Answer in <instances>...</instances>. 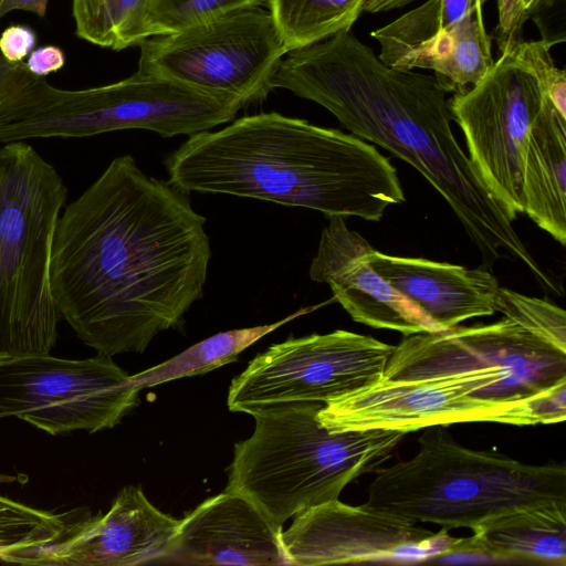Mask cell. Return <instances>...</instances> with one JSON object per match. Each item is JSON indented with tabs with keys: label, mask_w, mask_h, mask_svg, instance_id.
<instances>
[{
	"label": "cell",
	"mask_w": 566,
	"mask_h": 566,
	"mask_svg": "<svg viewBox=\"0 0 566 566\" xmlns=\"http://www.w3.org/2000/svg\"><path fill=\"white\" fill-rule=\"evenodd\" d=\"M188 193L114 158L56 223L51 287L60 313L97 354L143 353L180 326L203 293L211 248Z\"/></svg>",
	"instance_id": "cell-1"
},
{
	"label": "cell",
	"mask_w": 566,
	"mask_h": 566,
	"mask_svg": "<svg viewBox=\"0 0 566 566\" xmlns=\"http://www.w3.org/2000/svg\"><path fill=\"white\" fill-rule=\"evenodd\" d=\"M271 87L317 103L353 135L412 166L448 202L485 265L516 259L553 287L517 234L515 218L457 142L447 93L434 76L390 67L340 31L287 52Z\"/></svg>",
	"instance_id": "cell-2"
},
{
	"label": "cell",
	"mask_w": 566,
	"mask_h": 566,
	"mask_svg": "<svg viewBox=\"0 0 566 566\" xmlns=\"http://www.w3.org/2000/svg\"><path fill=\"white\" fill-rule=\"evenodd\" d=\"M184 192L223 193L379 221L405 201L396 168L366 140L282 114L189 136L164 160Z\"/></svg>",
	"instance_id": "cell-3"
},
{
	"label": "cell",
	"mask_w": 566,
	"mask_h": 566,
	"mask_svg": "<svg viewBox=\"0 0 566 566\" xmlns=\"http://www.w3.org/2000/svg\"><path fill=\"white\" fill-rule=\"evenodd\" d=\"M424 429L411 459L375 472L366 507L474 532L515 512L566 506L564 462L528 464L467 448L443 426Z\"/></svg>",
	"instance_id": "cell-4"
},
{
	"label": "cell",
	"mask_w": 566,
	"mask_h": 566,
	"mask_svg": "<svg viewBox=\"0 0 566 566\" xmlns=\"http://www.w3.org/2000/svg\"><path fill=\"white\" fill-rule=\"evenodd\" d=\"M323 402L273 405L252 413V436L234 446L226 491L252 501L277 526L313 506L337 500L345 486L375 473L406 433L329 431L317 418Z\"/></svg>",
	"instance_id": "cell-5"
},
{
	"label": "cell",
	"mask_w": 566,
	"mask_h": 566,
	"mask_svg": "<svg viewBox=\"0 0 566 566\" xmlns=\"http://www.w3.org/2000/svg\"><path fill=\"white\" fill-rule=\"evenodd\" d=\"M67 195L23 140L0 148V361L48 355L61 318L51 287L55 228Z\"/></svg>",
	"instance_id": "cell-6"
},
{
	"label": "cell",
	"mask_w": 566,
	"mask_h": 566,
	"mask_svg": "<svg viewBox=\"0 0 566 566\" xmlns=\"http://www.w3.org/2000/svg\"><path fill=\"white\" fill-rule=\"evenodd\" d=\"M243 107L238 97L138 72L84 90L57 88L43 76L24 72L9 101L8 128L15 140L91 137L123 129L168 138L230 123Z\"/></svg>",
	"instance_id": "cell-7"
},
{
	"label": "cell",
	"mask_w": 566,
	"mask_h": 566,
	"mask_svg": "<svg viewBox=\"0 0 566 566\" xmlns=\"http://www.w3.org/2000/svg\"><path fill=\"white\" fill-rule=\"evenodd\" d=\"M318 421L329 431L411 432L461 422L553 424L566 418V387L530 396L495 369L417 379H381L323 405Z\"/></svg>",
	"instance_id": "cell-8"
},
{
	"label": "cell",
	"mask_w": 566,
	"mask_h": 566,
	"mask_svg": "<svg viewBox=\"0 0 566 566\" xmlns=\"http://www.w3.org/2000/svg\"><path fill=\"white\" fill-rule=\"evenodd\" d=\"M138 46V73L234 96L245 106L272 91L271 80L289 52L271 12L262 7L154 35Z\"/></svg>",
	"instance_id": "cell-9"
},
{
	"label": "cell",
	"mask_w": 566,
	"mask_h": 566,
	"mask_svg": "<svg viewBox=\"0 0 566 566\" xmlns=\"http://www.w3.org/2000/svg\"><path fill=\"white\" fill-rule=\"evenodd\" d=\"M392 349L344 329L290 337L255 356L232 380L228 408L252 415L286 402L326 403L381 380Z\"/></svg>",
	"instance_id": "cell-10"
},
{
	"label": "cell",
	"mask_w": 566,
	"mask_h": 566,
	"mask_svg": "<svg viewBox=\"0 0 566 566\" xmlns=\"http://www.w3.org/2000/svg\"><path fill=\"white\" fill-rule=\"evenodd\" d=\"M139 390L112 357L101 354L0 361V412L53 436L113 428L138 405Z\"/></svg>",
	"instance_id": "cell-11"
},
{
	"label": "cell",
	"mask_w": 566,
	"mask_h": 566,
	"mask_svg": "<svg viewBox=\"0 0 566 566\" xmlns=\"http://www.w3.org/2000/svg\"><path fill=\"white\" fill-rule=\"evenodd\" d=\"M544 99L534 71L515 46L501 53L476 84L449 99L471 161L515 219L524 212L526 145Z\"/></svg>",
	"instance_id": "cell-12"
},
{
	"label": "cell",
	"mask_w": 566,
	"mask_h": 566,
	"mask_svg": "<svg viewBox=\"0 0 566 566\" xmlns=\"http://www.w3.org/2000/svg\"><path fill=\"white\" fill-rule=\"evenodd\" d=\"M495 369L530 396L566 385V352L503 317L405 336L394 346L384 379H417L465 370Z\"/></svg>",
	"instance_id": "cell-13"
},
{
	"label": "cell",
	"mask_w": 566,
	"mask_h": 566,
	"mask_svg": "<svg viewBox=\"0 0 566 566\" xmlns=\"http://www.w3.org/2000/svg\"><path fill=\"white\" fill-rule=\"evenodd\" d=\"M462 538L433 532L364 504L333 500L295 515L282 545L290 565L413 564L454 556Z\"/></svg>",
	"instance_id": "cell-14"
},
{
	"label": "cell",
	"mask_w": 566,
	"mask_h": 566,
	"mask_svg": "<svg viewBox=\"0 0 566 566\" xmlns=\"http://www.w3.org/2000/svg\"><path fill=\"white\" fill-rule=\"evenodd\" d=\"M180 520L153 505L140 486H125L105 514L81 512L52 542L8 552L0 563L40 566H134L165 562Z\"/></svg>",
	"instance_id": "cell-15"
},
{
	"label": "cell",
	"mask_w": 566,
	"mask_h": 566,
	"mask_svg": "<svg viewBox=\"0 0 566 566\" xmlns=\"http://www.w3.org/2000/svg\"><path fill=\"white\" fill-rule=\"evenodd\" d=\"M328 220L310 266L312 281L328 284L357 323L403 336L444 331L374 270L368 260L374 248L366 239L348 229L344 218Z\"/></svg>",
	"instance_id": "cell-16"
},
{
	"label": "cell",
	"mask_w": 566,
	"mask_h": 566,
	"mask_svg": "<svg viewBox=\"0 0 566 566\" xmlns=\"http://www.w3.org/2000/svg\"><path fill=\"white\" fill-rule=\"evenodd\" d=\"M188 565H290L282 526L248 497L230 491L209 497L180 520L165 560Z\"/></svg>",
	"instance_id": "cell-17"
},
{
	"label": "cell",
	"mask_w": 566,
	"mask_h": 566,
	"mask_svg": "<svg viewBox=\"0 0 566 566\" xmlns=\"http://www.w3.org/2000/svg\"><path fill=\"white\" fill-rule=\"evenodd\" d=\"M368 260L386 282L444 331L495 313L500 286L489 269L395 256L375 249Z\"/></svg>",
	"instance_id": "cell-18"
},
{
	"label": "cell",
	"mask_w": 566,
	"mask_h": 566,
	"mask_svg": "<svg viewBox=\"0 0 566 566\" xmlns=\"http://www.w3.org/2000/svg\"><path fill=\"white\" fill-rule=\"evenodd\" d=\"M524 212L566 244V116L545 96L531 129L523 171Z\"/></svg>",
	"instance_id": "cell-19"
},
{
	"label": "cell",
	"mask_w": 566,
	"mask_h": 566,
	"mask_svg": "<svg viewBox=\"0 0 566 566\" xmlns=\"http://www.w3.org/2000/svg\"><path fill=\"white\" fill-rule=\"evenodd\" d=\"M566 565V506L505 515L461 539L454 556Z\"/></svg>",
	"instance_id": "cell-20"
},
{
	"label": "cell",
	"mask_w": 566,
	"mask_h": 566,
	"mask_svg": "<svg viewBox=\"0 0 566 566\" xmlns=\"http://www.w3.org/2000/svg\"><path fill=\"white\" fill-rule=\"evenodd\" d=\"M493 63L491 38L480 3L417 50L401 70H431L446 93L461 94L476 84Z\"/></svg>",
	"instance_id": "cell-21"
},
{
	"label": "cell",
	"mask_w": 566,
	"mask_h": 566,
	"mask_svg": "<svg viewBox=\"0 0 566 566\" xmlns=\"http://www.w3.org/2000/svg\"><path fill=\"white\" fill-rule=\"evenodd\" d=\"M315 308L313 306L301 308L272 324L218 333L157 366L130 376V380L137 388L143 389L184 377L206 374L235 361L241 352L260 338Z\"/></svg>",
	"instance_id": "cell-22"
},
{
	"label": "cell",
	"mask_w": 566,
	"mask_h": 566,
	"mask_svg": "<svg viewBox=\"0 0 566 566\" xmlns=\"http://www.w3.org/2000/svg\"><path fill=\"white\" fill-rule=\"evenodd\" d=\"M481 0H428L370 35L379 43L378 57L388 66L401 70L421 46L460 21Z\"/></svg>",
	"instance_id": "cell-23"
},
{
	"label": "cell",
	"mask_w": 566,
	"mask_h": 566,
	"mask_svg": "<svg viewBox=\"0 0 566 566\" xmlns=\"http://www.w3.org/2000/svg\"><path fill=\"white\" fill-rule=\"evenodd\" d=\"M365 0H270L271 12L287 51L349 31Z\"/></svg>",
	"instance_id": "cell-24"
},
{
	"label": "cell",
	"mask_w": 566,
	"mask_h": 566,
	"mask_svg": "<svg viewBox=\"0 0 566 566\" xmlns=\"http://www.w3.org/2000/svg\"><path fill=\"white\" fill-rule=\"evenodd\" d=\"M153 0H72L76 35L120 51L147 39L145 18Z\"/></svg>",
	"instance_id": "cell-25"
},
{
	"label": "cell",
	"mask_w": 566,
	"mask_h": 566,
	"mask_svg": "<svg viewBox=\"0 0 566 566\" xmlns=\"http://www.w3.org/2000/svg\"><path fill=\"white\" fill-rule=\"evenodd\" d=\"M80 512L52 513L0 495V557L52 542Z\"/></svg>",
	"instance_id": "cell-26"
},
{
	"label": "cell",
	"mask_w": 566,
	"mask_h": 566,
	"mask_svg": "<svg viewBox=\"0 0 566 566\" xmlns=\"http://www.w3.org/2000/svg\"><path fill=\"white\" fill-rule=\"evenodd\" d=\"M270 0H153L145 18L148 38L174 33Z\"/></svg>",
	"instance_id": "cell-27"
},
{
	"label": "cell",
	"mask_w": 566,
	"mask_h": 566,
	"mask_svg": "<svg viewBox=\"0 0 566 566\" xmlns=\"http://www.w3.org/2000/svg\"><path fill=\"white\" fill-rule=\"evenodd\" d=\"M494 307L504 317L566 352V314L563 308L506 287L497 289Z\"/></svg>",
	"instance_id": "cell-28"
},
{
	"label": "cell",
	"mask_w": 566,
	"mask_h": 566,
	"mask_svg": "<svg viewBox=\"0 0 566 566\" xmlns=\"http://www.w3.org/2000/svg\"><path fill=\"white\" fill-rule=\"evenodd\" d=\"M549 0H497L499 23L496 42L501 53L522 42V30L526 20Z\"/></svg>",
	"instance_id": "cell-29"
},
{
	"label": "cell",
	"mask_w": 566,
	"mask_h": 566,
	"mask_svg": "<svg viewBox=\"0 0 566 566\" xmlns=\"http://www.w3.org/2000/svg\"><path fill=\"white\" fill-rule=\"evenodd\" d=\"M35 33L27 25L8 27L0 35V54L10 63L21 62L34 48Z\"/></svg>",
	"instance_id": "cell-30"
},
{
	"label": "cell",
	"mask_w": 566,
	"mask_h": 566,
	"mask_svg": "<svg viewBox=\"0 0 566 566\" xmlns=\"http://www.w3.org/2000/svg\"><path fill=\"white\" fill-rule=\"evenodd\" d=\"M63 51L54 45H45L33 50L25 63L28 70L38 76H45L63 67Z\"/></svg>",
	"instance_id": "cell-31"
},
{
	"label": "cell",
	"mask_w": 566,
	"mask_h": 566,
	"mask_svg": "<svg viewBox=\"0 0 566 566\" xmlns=\"http://www.w3.org/2000/svg\"><path fill=\"white\" fill-rule=\"evenodd\" d=\"M49 0H0V19L13 10L30 11L43 18Z\"/></svg>",
	"instance_id": "cell-32"
},
{
	"label": "cell",
	"mask_w": 566,
	"mask_h": 566,
	"mask_svg": "<svg viewBox=\"0 0 566 566\" xmlns=\"http://www.w3.org/2000/svg\"><path fill=\"white\" fill-rule=\"evenodd\" d=\"M412 0H365L363 3V12L376 13L401 8Z\"/></svg>",
	"instance_id": "cell-33"
}]
</instances>
